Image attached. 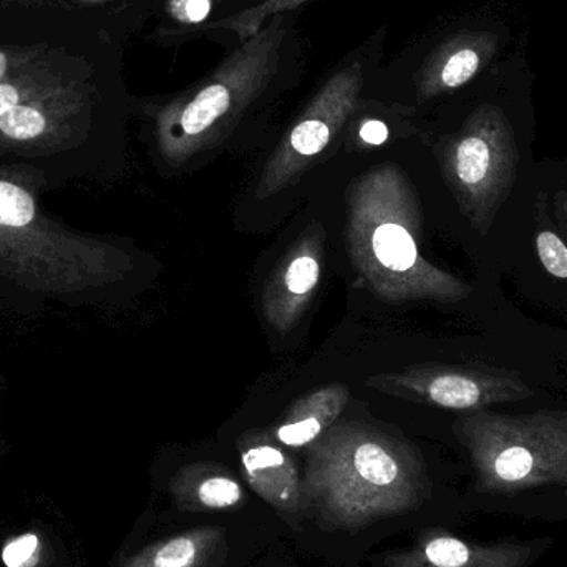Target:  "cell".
I'll return each mask as SVG.
<instances>
[{"label":"cell","mask_w":567,"mask_h":567,"mask_svg":"<svg viewBox=\"0 0 567 567\" xmlns=\"http://www.w3.org/2000/svg\"><path fill=\"white\" fill-rule=\"evenodd\" d=\"M306 72L299 10L271 17L255 35L226 49L205 76L150 106L153 135L173 168L218 148Z\"/></svg>","instance_id":"1"},{"label":"cell","mask_w":567,"mask_h":567,"mask_svg":"<svg viewBox=\"0 0 567 567\" xmlns=\"http://www.w3.org/2000/svg\"><path fill=\"white\" fill-rule=\"evenodd\" d=\"M63 529L43 518L0 529V567H79Z\"/></svg>","instance_id":"13"},{"label":"cell","mask_w":567,"mask_h":567,"mask_svg":"<svg viewBox=\"0 0 567 567\" xmlns=\"http://www.w3.org/2000/svg\"><path fill=\"white\" fill-rule=\"evenodd\" d=\"M45 128L47 118L42 110L29 103H20L0 116V132L19 142L37 138Z\"/></svg>","instance_id":"17"},{"label":"cell","mask_w":567,"mask_h":567,"mask_svg":"<svg viewBox=\"0 0 567 567\" xmlns=\"http://www.w3.org/2000/svg\"><path fill=\"white\" fill-rule=\"evenodd\" d=\"M536 252L543 268L553 278L567 279V246L551 229H539L536 236Z\"/></svg>","instance_id":"19"},{"label":"cell","mask_w":567,"mask_h":567,"mask_svg":"<svg viewBox=\"0 0 567 567\" xmlns=\"http://www.w3.org/2000/svg\"><path fill=\"white\" fill-rule=\"evenodd\" d=\"M326 229L319 221L306 231L276 266L262 292V312L276 332L286 336L302 319L322 279Z\"/></svg>","instance_id":"8"},{"label":"cell","mask_w":567,"mask_h":567,"mask_svg":"<svg viewBox=\"0 0 567 567\" xmlns=\"http://www.w3.org/2000/svg\"><path fill=\"white\" fill-rule=\"evenodd\" d=\"M238 450L246 482L269 506L289 516L307 512L302 476L271 433L258 430L245 433Z\"/></svg>","instance_id":"10"},{"label":"cell","mask_w":567,"mask_h":567,"mask_svg":"<svg viewBox=\"0 0 567 567\" xmlns=\"http://www.w3.org/2000/svg\"><path fill=\"white\" fill-rule=\"evenodd\" d=\"M262 2H266V0H216L218 13H216L215 19L231 16V13L239 12V10L251 9V7L259 6Z\"/></svg>","instance_id":"20"},{"label":"cell","mask_w":567,"mask_h":567,"mask_svg":"<svg viewBox=\"0 0 567 567\" xmlns=\"http://www.w3.org/2000/svg\"><path fill=\"white\" fill-rule=\"evenodd\" d=\"M9 0H0V3ZM33 0H16L3 9L27 10ZM158 0H50L47 12L83 20L126 42L155 16Z\"/></svg>","instance_id":"15"},{"label":"cell","mask_w":567,"mask_h":567,"mask_svg":"<svg viewBox=\"0 0 567 567\" xmlns=\"http://www.w3.org/2000/svg\"><path fill=\"white\" fill-rule=\"evenodd\" d=\"M563 225H565V228H566V231H567V223H563Z\"/></svg>","instance_id":"22"},{"label":"cell","mask_w":567,"mask_h":567,"mask_svg":"<svg viewBox=\"0 0 567 567\" xmlns=\"http://www.w3.org/2000/svg\"><path fill=\"white\" fill-rule=\"evenodd\" d=\"M553 539L482 545L445 529H429L410 548L390 553L383 567H528L542 558Z\"/></svg>","instance_id":"9"},{"label":"cell","mask_w":567,"mask_h":567,"mask_svg":"<svg viewBox=\"0 0 567 567\" xmlns=\"http://www.w3.org/2000/svg\"><path fill=\"white\" fill-rule=\"evenodd\" d=\"M422 213L412 183L382 163L347 189V249L360 282L389 303H456L472 286L423 256Z\"/></svg>","instance_id":"3"},{"label":"cell","mask_w":567,"mask_h":567,"mask_svg":"<svg viewBox=\"0 0 567 567\" xmlns=\"http://www.w3.org/2000/svg\"><path fill=\"white\" fill-rule=\"evenodd\" d=\"M385 42L386 27L382 25L323 76L266 162L256 198L278 195L342 138L360 106L369 100L385 56Z\"/></svg>","instance_id":"5"},{"label":"cell","mask_w":567,"mask_h":567,"mask_svg":"<svg viewBox=\"0 0 567 567\" xmlns=\"http://www.w3.org/2000/svg\"><path fill=\"white\" fill-rule=\"evenodd\" d=\"M436 156L463 218L488 235L518 178V146L505 115L492 106L475 110L440 142Z\"/></svg>","instance_id":"6"},{"label":"cell","mask_w":567,"mask_h":567,"mask_svg":"<svg viewBox=\"0 0 567 567\" xmlns=\"http://www.w3.org/2000/svg\"><path fill=\"white\" fill-rule=\"evenodd\" d=\"M556 215L561 219V223H567V189L559 193L555 198Z\"/></svg>","instance_id":"21"},{"label":"cell","mask_w":567,"mask_h":567,"mask_svg":"<svg viewBox=\"0 0 567 567\" xmlns=\"http://www.w3.org/2000/svg\"><path fill=\"white\" fill-rule=\"evenodd\" d=\"M302 492L320 525L357 532L422 508L432 482L412 443L367 423L342 422L309 446Z\"/></svg>","instance_id":"2"},{"label":"cell","mask_w":567,"mask_h":567,"mask_svg":"<svg viewBox=\"0 0 567 567\" xmlns=\"http://www.w3.org/2000/svg\"><path fill=\"white\" fill-rule=\"evenodd\" d=\"M226 549L225 529L203 526L146 545L123 558L118 567H219Z\"/></svg>","instance_id":"14"},{"label":"cell","mask_w":567,"mask_h":567,"mask_svg":"<svg viewBox=\"0 0 567 567\" xmlns=\"http://www.w3.org/2000/svg\"><path fill=\"white\" fill-rule=\"evenodd\" d=\"M33 213L35 206L29 193L19 186L0 182V226L20 228L29 225L33 219Z\"/></svg>","instance_id":"18"},{"label":"cell","mask_w":567,"mask_h":567,"mask_svg":"<svg viewBox=\"0 0 567 567\" xmlns=\"http://www.w3.org/2000/svg\"><path fill=\"white\" fill-rule=\"evenodd\" d=\"M173 502L183 512H229L248 502L241 482L225 466L212 462L189 463L169 482Z\"/></svg>","instance_id":"11"},{"label":"cell","mask_w":567,"mask_h":567,"mask_svg":"<svg viewBox=\"0 0 567 567\" xmlns=\"http://www.w3.org/2000/svg\"><path fill=\"white\" fill-rule=\"evenodd\" d=\"M349 400L350 390L343 383L320 386L293 402L268 432L284 449H309L336 425Z\"/></svg>","instance_id":"12"},{"label":"cell","mask_w":567,"mask_h":567,"mask_svg":"<svg viewBox=\"0 0 567 567\" xmlns=\"http://www.w3.org/2000/svg\"><path fill=\"white\" fill-rule=\"evenodd\" d=\"M312 0H266L251 9L239 10L231 16L218 17L209 20L179 39L178 45L192 42V40L206 39L213 42L221 43L225 49L245 42L249 37L255 35L271 17L278 13L292 12L299 10L303 3Z\"/></svg>","instance_id":"16"},{"label":"cell","mask_w":567,"mask_h":567,"mask_svg":"<svg viewBox=\"0 0 567 567\" xmlns=\"http://www.w3.org/2000/svg\"><path fill=\"white\" fill-rule=\"evenodd\" d=\"M367 386L396 399L463 413L535 395L518 372L486 365H413L369 377Z\"/></svg>","instance_id":"7"},{"label":"cell","mask_w":567,"mask_h":567,"mask_svg":"<svg viewBox=\"0 0 567 567\" xmlns=\"http://www.w3.org/2000/svg\"><path fill=\"white\" fill-rule=\"evenodd\" d=\"M473 493L496 513L567 519V412H470L453 425Z\"/></svg>","instance_id":"4"}]
</instances>
